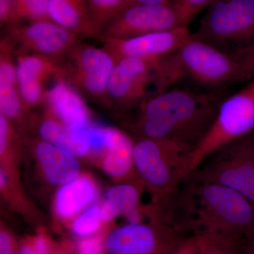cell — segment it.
<instances>
[{
	"mask_svg": "<svg viewBox=\"0 0 254 254\" xmlns=\"http://www.w3.org/2000/svg\"><path fill=\"white\" fill-rule=\"evenodd\" d=\"M158 203L160 216L186 236L218 234L254 243V204L228 187L187 176Z\"/></svg>",
	"mask_w": 254,
	"mask_h": 254,
	"instance_id": "6da1fadb",
	"label": "cell"
},
{
	"mask_svg": "<svg viewBox=\"0 0 254 254\" xmlns=\"http://www.w3.org/2000/svg\"><path fill=\"white\" fill-rule=\"evenodd\" d=\"M230 93V89L173 87L141 102L130 128L137 138L169 140L194 151L213 126L222 100Z\"/></svg>",
	"mask_w": 254,
	"mask_h": 254,
	"instance_id": "7a4b0ae2",
	"label": "cell"
},
{
	"mask_svg": "<svg viewBox=\"0 0 254 254\" xmlns=\"http://www.w3.org/2000/svg\"><path fill=\"white\" fill-rule=\"evenodd\" d=\"M185 81L203 91L230 89L241 83L240 67L233 55L192 37L176 51L159 59L153 73L155 93Z\"/></svg>",
	"mask_w": 254,
	"mask_h": 254,
	"instance_id": "3957f363",
	"label": "cell"
},
{
	"mask_svg": "<svg viewBox=\"0 0 254 254\" xmlns=\"http://www.w3.org/2000/svg\"><path fill=\"white\" fill-rule=\"evenodd\" d=\"M193 152L190 146L169 140L137 138L133 153L135 171L156 203L188 176Z\"/></svg>",
	"mask_w": 254,
	"mask_h": 254,
	"instance_id": "277c9868",
	"label": "cell"
},
{
	"mask_svg": "<svg viewBox=\"0 0 254 254\" xmlns=\"http://www.w3.org/2000/svg\"><path fill=\"white\" fill-rule=\"evenodd\" d=\"M192 37L228 54L253 46L254 0H217Z\"/></svg>",
	"mask_w": 254,
	"mask_h": 254,
	"instance_id": "5b68a950",
	"label": "cell"
},
{
	"mask_svg": "<svg viewBox=\"0 0 254 254\" xmlns=\"http://www.w3.org/2000/svg\"><path fill=\"white\" fill-rule=\"evenodd\" d=\"M188 176L228 187L254 204V129L215 150Z\"/></svg>",
	"mask_w": 254,
	"mask_h": 254,
	"instance_id": "8992f818",
	"label": "cell"
},
{
	"mask_svg": "<svg viewBox=\"0 0 254 254\" xmlns=\"http://www.w3.org/2000/svg\"><path fill=\"white\" fill-rule=\"evenodd\" d=\"M222 100L213 126L190 158L189 175L207 157L254 129V78Z\"/></svg>",
	"mask_w": 254,
	"mask_h": 254,
	"instance_id": "52a82bcc",
	"label": "cell"
},
{
	"mask_svg": "<svg viewBox=\"0 0 254 254\" xmlns=\"http://www.w3.org/2000/svg\"><path fill=\"white\" fill-rule=\"evenodd\" d=\"M190 20L177 3L128 4L100 32L98 39L123 40L188 26Z\"/></svg>",
	"mask_w": 254,
	"mask_h": 254,
	"instance_id": "ba28073f",
	"label": "cell"
},
{
	"mask_svg": "<svg viewBox=\"0 0 254 254\" xmlns=\"http://www.w3.org/2000/svg\"><path fill=\"white\" fill-rule=\"evenodd\" d=\"M66 80L84 98L108 107L107 88L116 62L103 47L78 42L65 57Z\"/></svg>",
	"mask_w": 254,
	"mask_h": 254,
	"instance_id": "9c48e42d",
	"label": "cell"
},
{
	"mask_svg": "<svg viewBox=\"0 0 254 254\" xmlns=\"http://www.w3.org/2000/svg\"><path fill=\"white\" fill-rule=\"evenodd\" d=\"M186 235L159 215L150 223H127L105 237L107 254H169Z\"/></svg>",
	"mask_w": 254,
	"mask_h": 254,
	"instance_id": "30bf717a",
	"label": "cell"
},
{
	"mask_svg": "<svg viewBox=\"0 0 254 254\" xmlns=\"http://www.w3.org/2000/svg\"><path fill=\"white\" fill-rule=\"evenodd\" d=\"M6 37L14 55H40L65 58L79 37L51 19L6 26Z\"/></svg>",
	"mask_w": 254,
	"mask_h": 254,
	"instance_id": "8fae6325",
	"label": "cell"
},
{
	"mask_svg": "<svg viewBox=\"0 0 254 254\" xmlns=\"http://www.w3.org/2000/svg\"><path fill=\"white\" fill-rule=\"evenodd\" d=\"M158 60L125 58L114 66L107 88L108 107L120 113L133 109L148 98Z\"/></svg>",
	"mask_w": 254,
	"mask_h": 254,
	"instance_id": "7c38bea8",
	"label": "cell"
},
{
	"mask_svg": "<svg viewBox=\"0 0 254 254\" xmlns=\"http://www.w3.org/2000/svg\"><path fill=\"white\" fill-rule=\"evenodd\" d=\"M14 58L20 94L28 109L45 104L47 82L66 79L65 58L40 55H16Z\"/></svg>",
	"mask_w": 254,
	"mask_h": 254,
	"instance_id": "4fadbf2b",
	"label": "cell"
},
{
	"mask_svg": "<svg viewBox=\"0 0 254 254\" xmlns=\"http://www.w3.org/2000/svg\"><path fill=\"white\" fill-rule=\"evenodd\" d=\"M191 38L189 26H185L128 39H104L101 42L117 63L125 58L158 60L176 51Z\"/></svg>",
	"mask_w": 254,
	"mask_h": 254,
	"instance_id": "5bb4252c",
	"label": "cell"
},
{
	"mask_svg": "<svg viewBox=\"0 0 254 254\" xmlns=\"http://www.w3.org/2000/svg\"><path fill=\"white\" fill-rule=\"evenodd\" d=\"M85 98L65 78L56 80L47 89L45 106L65 125L88 129L91 113Z\"/></svg>",
	"mask_w": 254,
	"mask_h": 254,
	"instance_id": "9a60e30c",
	"label": "cell"
},
{
	"mask_svg": "<svg viewBox=\"0 0 254 254\" xmlns=\"http://www.w3.org/2000/svg\"><path fill=\"white\" fill-rule=\"evenodd\" d=\"M14 60L12 45L4 36L0 42V115L11 123H21L29 109L20 94Z\"/></svg>",
	"mask_w": 254,
	"mask_h": 254,
	"instance_id": "2e32d148",
	"label": "cell"
},
{
	"mask_svg": "<svg viewBox=\"0 0 254 254\" xmlns=\"http://www.w3.org/2000/svg\"><path fill=\"white\" fill-rule=\"evenodd\" d=\"M38 133L43 141L75 157L84 156L91 150L88 129L65 125L47 108L46 115L38 124Z\"/></svg>",
	"mask_w": 254,
	"mask_h": 254,
	"instance_id": "e0dca14e",
	"label": "cell"
},
{
	"mask_svg": "<svg viewBox=\"0 0 254 254\" xmlns=\"http://www.w3.org/2000/svg\"><path fill=\"white\" fill-rule=\"evenodd\" d=\"M35 153L50 183L63 186L79 177V164L68 152L41 139L35 144Z\"/></svg>",
	"mask_w": 254,
	"mask_h": 254,
	"instance_id": "ac0fdd59",
	"label": "cell"
},
{
	"mask_svg": "<svg viewBox=\"0 0 254 254\" xmlns=\"http://www.w3.org/2000/svg\"><path fill=\"white\" fill-rule=\"evenodd\" d=\"M139 200V190L134 184L127 182L112 187L107 190L105 199L100 206L102 222L113 221L121 215L128 223L141 222Z\"/></svg>",
	"mask_w": 254,
	"mask_h": 254,
	"instance_id": "d6986e66",
	"label": "cell"
},
{
	"mask_svg": "<svg viewBox=\"0 0 254 254\" xmlns=\"http://www.w3.org/2000/svg\"><path fill=\"white\" fill-rule=\"evenodd\" d=\"M134 142L126 133L114 127H105L103 170L110 176L122 178L135 171L133 165Z\"/></svg>",
	"mask_w": 254,
	"mask_h": 254,
	"instance_id": "ffe728a7",
	"label": "cell"
},
{
	"mask_svg": "<svg viewBox=\"0 0 254 254\" xmlns=\"http://www.w3.org/2000/svg\"><path fill=\"white\" fill-rule=\"evenodd\" d=\"M97 188L89 177L80 176L63 185L57 192L55 210L60 218L69 219L94 200Z\"/></svg>",
	"mask_w": 254,
	"mask_h": 254,
	"instance_id": "44dd1931",
	"label": "cell"
},
{
	"mask_svg": "<svg viewBox=\"0 0 254 254\" xmlns=\"http://www.w3.org/2000/svg\"><path fill=\"white\" fill-rule=\"evenodd\" d=\"M50 19L73 31L80 38L94 37L86 0H49Z\"/></svg>",
	"mask_w": 254,
	"mask_h": 254,
	"instance_id": "7402d4cb",
	"label": "cell"
},
{
	"mask_svg": "<svg viewBox=\"0 0 254 254\" xmlns=\"http://www.w3.org/2000/svg\"><path fill=\"white\" fill-rule=\"evenodd\" d=\"M198 254H254V243L244 237L218 234L193 235Z\"/></svg>",
	"mask_w": 254,
	"mask_h": 254,
	"instance_id": "603a6c76",
	"label": "cell"
},
{
	"mask_svg": "<svg viewBox=\"0 0 254 254\" xmlns=\"http://www.w3.org/2000/svg\"><path fill=\"white\" fill-rule=\"evenodd\" d=\"M86 2L90 24L96 38L116 15L131 4L130 0H86Z\"/></svg>",
	"mask_w": 254,
	"mask_h": 254,
	"instance_id": "cb8c5ba5",
	"label": "cell"
},
{
	"mask_svg": "<svg viewBox=\"0 0 254 254\" xmlns=\"http://www.w3.org/2000/svg\"><path fill=\"white\" fill-rule=\"evenodd\" d=\"M49 0H15L6 26L50 19Z\"/></svg>",
	"mask_w": 254,
	"mask_h": 254,
	"instance_id": "d4e9b609",
	"label": "cell"
},
{
	"mask_svg": "<svg viewBox=\"0 0 254 254\" xmlns=\"http://www.w3.org/2000/svg\"><path fill=\"white\" fill-rule=\"evenodd\" d=\"M101 222L100 206L93 205L74 219L71 230L80 238L92 236L99 230Z\"/></svg>",
	"mask_w": 254,
	"mask_h": 254,
	"instance_id": "484cf974",
	"label": "cell"
},
{
	"mask_svg": "<svg viewBox=\"0 0 254 254\" xmlns=\"http://www.w3.org/2000/svg\"><path fill=\"white\" fill-rule=\"evenodd\" d=\"M238 63L241 83L254 78V45L239 50L232 54Z\"/></svg>",
	"mask_w": 254,
	"mask_h": 254,
	"instance_id": "4316f807",
	"label": "cell"
},
{
	"mask_svg": "<svg viewBox=\"0 0 254 254\" xmlns=\"http://www.w3.org/2000/svg\"><path fill=\"white\" fill-rule=\"evenodd\" d=\"M76 254H107L105 237L95 235L81 237L76 245Z\"/></svg>",
	"mask_w": 254,
	"mask_h": 254,
	"instance_id": "83f0119b",
	"label": "cell"
},
{
	"mask_svg": "<svg viewBox=\"0 0 254 254\" xmlns=\"http://www.w3.org/2000/svg\"><path fill=\"white\" fill-rule=\"evenodd\" d=\"M176 3L182 6L190 21L200 11L211 4V0H176Z\"/></svg>",
	"mask_w": 254,
	"mask_h": 254,
	"instance_id": "f1b7e54d",
	"label": "cell"
},
{
	"mask_svg": "<svg viewBox=\"0 0 254 254\" xmlns=\"http://www.w3.org/2000/svg\"><path fill=\"white\" fill-rule=\"evenodd\" d=\"M18 245L14 237L6 229L1 228L0 232V254H18Z\"/></svg>",
	"mask_w": 254,
	"mask_h": 254,
	"instance_id": "f546056e",
	"label": "cell"
},
{
	"mask_svg": "<svg viewBox=\"0 0 254 254\" xmlns=\"http://www.w3.org/2000/svg\"><path fill=\"white\" fill-rule=\"evenodd\" d=\"M169 254H198L195 236H189Z\"/></svg>",
	"mask_w": 254,
	"mask_h": 254,
	"instance_id": "4dcf8cb0",
	"label": "cell"
},
{
	"mask_svg": "<svg viewBox=\"0 0 254 254\" xmlns=\"http://www.w3.org/2000/svg\"><path fill=\"white\" fill-rule=\"evenodd\" d=\"M30 240L37 250L45 254H50L54 246L51 240L43 232L31 237Z\"/></svg>",
	"mask_w": 254,
	"mask_h": 254,
	"instance_id": "1f68e13d",
	"label": "cell"
},
{
	"mask_svg": "<svg viewBox=\"0 0 254 254\" xmlns=\"http://www.w3.org/2000/svg\"><path fill=\"white\" fill-rule=\"evenodd\" d=\"M14 1L15 0H0V21L1 27L6 26L7 23Z\"/></svg>",
	"mask_w": 254,
	"mask_h": 254,
	"instance_id": "d6a6232c",
	"label": "cell"
},
{
	"mask_svg": "<svg viewBox=\"0 0 254 254\" xmlns=\"http://www.w3.org/2000/svg\"><path fill=\"white\" fill-rule=\"evenodd\" d=\"M18 254H45L37 250L30 238L26 239L18 245Z\"/></svg>",
	"mask_w": 254,
	"mask_h": 254,
	"instance_id": "836d02e7",
	"label": "cell"
},
{
	"mask_svg": "<svg viewBox=\"0 0 254 254\" xmlns=\"http://www.w3.org/2000/svg\"><path fill=\"white\" fill-rule=\"evenodd\" d=\"M131 3H141V4H167L176 3V0H130Z\"/></svg>",
	"mask_w": 254,
	"mask_h": 254,
	"instance_id": "e575fe53",
	"label": "cell"
},
{
	"mask_svg": "<svg viewBox=\"0 0 254 254\" xmlns=\"http://www.w3.org/2000/svg\"><path fill=\"white\" fill-rule=\"evenodd\" d=\"M50 254H68L63 249L57 247V246H53V250L50 252Z\"/></svg>",
	"mask_w": 254,
	"mask_h": 254,
	"instance_id": "d590c367",
	"label": "cell"
},
{
	"mask_svg": "<svg viewBox=\"0 0 254 254\" xmlns=\"http://www.w3.org/2000/svg\"><path fill=\"white\" fill-rule=\"evenodd\" d=\"M215 1H217V0H211V4H213V2H215Z\"/></svg>",
	"mask_w": 254,
	"mask_h": 254,
	"instance_id": "8d00e7d4",
	"label": "cell"
},
{
	"mask_svg": "<svg viewBox=\"0 0 254 254\" xmlns=\"http://www.w3.org/2000/svg\"></svg>",
	"mask_w": 254,
	"mask_h": 254,
	"instance_id": "74e56055",
	"label": "cell"
}]
</instances>
